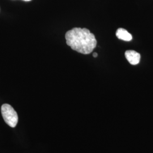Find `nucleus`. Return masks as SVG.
Returning a JSON list of instances; mask_svg holds the SVG:
<instances>
[{
    "mask_svg": "<svg viewBox=\"0 0 153 153\" xmlns=\"http://www.w3.org/2000/svg\"><path fill=\"white\" fill-rule=\"evenodd\" d=\"M65 39L71 49L84 55L91 53L97 44L95 35L86 28H72L66 33Z\"/></svg>",
    "mask_w": 153,
    "mask_h": 153,
    "instance_id": "nucleus-1",
    "label": "nucleus"
},
{
    "mask_svg": "<svg viewBox=\"0 0 153 153\" xmlns=\"http://www.w3.org/2000/svg\"><path fill=\"white\" fill-rule=\"evenodd\" d=\"M1 114L6 123L11 128L16 127L18 122L16 111L10 104H4L1 106Z\"/></svg>",
    "mask_w": 153,
    "mask_h": 153,
    "instance_id": "nucleus-2",
    "label": "nucleus"
},
{
    "mask_svg": "<svg viewBox=\"0 0 153 153\" xmlns=\"http://www.w3.org/2000/svg\"><path fill=\"white\" fill-rule=\"evenodd\" d=\"M125 56L128 61L133 65H137L141 59V55L133 50H128L125 52Z\"/></svg>",
    "mask_w": 153,
    "mask_h": 153,
    "instance_id": "nucleus-3",
    "label": "nucleus"
},
{
    "mask_svg": "<svg viewBox=\"0 0 153 153\" xmlns=\"http://www.w3.org/2000/svg\"><path fill=\"white\" fill-rule=\"evenodd\" d=\"M116 36L119 39L126 42H130L132 40L131 34L128 33L126 29L123 28H119L116 32Z\"/></svg>",
    "mask_w": 153,
    "mask_h": 153,
    "instance_id": "nucleus-4",
    "label": "nucleus"
},
{
    "mask_svg": "<svg viewBox=\"0 0 153 153\" xmlns=\"http://www.w3.org/2000/svg\"><path fill=\"white\" fill-rule=\"evenodd\" d=\"M93 56L94 57H97V56H98V54H97V53H93Z\"/></svg>",
    "mask_w": 153,
    "mask_h": 153,
    "instance_id": "nucleus-5",
    "label": "nucleus"
},
{
    "mask_svg": "<svg viewBox=\"0 0 153 153\" xmlns=\"http://www.w3.org/2000/svg\"><path fill=\"white\" fill-rule=\"evenodd\" d=\"M23 1H30L31 0H23Z\"/></svg>",
    "mask_w": 153,
    "mask_h": 153,
    "instance_id": "nucleus-6",
    "label": "nucleus"
}]
</instances>
